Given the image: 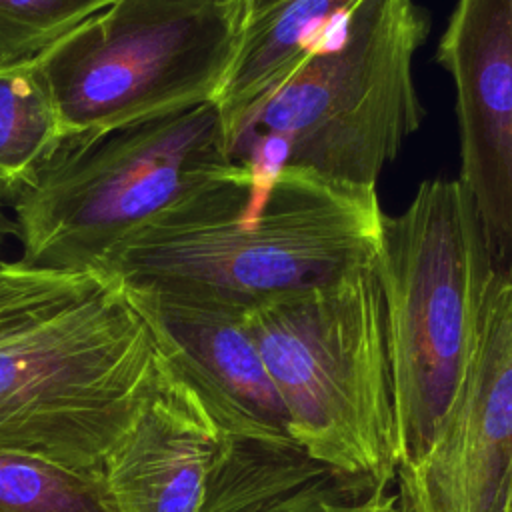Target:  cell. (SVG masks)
Here are the masks:
<instances>
[{
	"label": "cell",
	"mask_w": 512,
	"mask_h": 512,
	"mask_svg": "<svg viewBox=\"0 0 512 512\" xmlns=\"http://www.w3.org/2000/svg\"><path fill=\"white\" fill-rule=\"evenodd\" d=\"M384 216L376 188L234 164L116 248L102 272L134 292L250 312L374 264Z\"/></svg>",
	"instance_id": "obj_1"
},
{
	"label": "cell",
	"mask_w": 512,
	"mask_h": 512,
	"mask_svg": "<svg viewBox=\"0 0 512 512\" xmlns=\"http://www.w3.org/2000/svg\"><path fill=\"white\" fill-rule=\"evenodd\" d=\"M158 372L120 280L0 260V448L104 470Z\"/></svg>",
	"instance_id": "obj_2"
},
{
	"label": "cell",
	"mask_w": 512,
	"mask_h": 512,
	"mask_svg": "<svg viewBox=\"0 0 512 512\" xmlns=\"http://www.w3.org/2000/svg\"><path fill=\"white\" fill-rule=\"evenodd\" d=\"M426 34L414 0H360L228 132L230 160L256 174L298 168L376 188L422 120L412 58Z\"/></svg>",
	"instance_id": "obj_3"
},
{
	"label": "cell",
	"mask_w": 512,
	"mask_h": 512,
	"mask_svg": "<svg viewBox=\"0 0 512 512\" xmlns=\"http://www.w3.org/2000/svg\"><path fill=\"white\" fill-rule=\"evenodd\" d=\"M246 316L298 444L344 476L392 488L398 426L376 262Z\"/></svg>",
	"instance_id": "obj_4"
},
{
	"label": "cell",
	"mask_w": 512,
	"mask_h": 512,
	"mask_svg": "<svg viewBox=\"0 0 512 512\" xmlns=\"http://www.w3.org/2000/svg\"><path fill=\"white\" fill-rule=\"evenodd\" d=\"M232 166L216 100L66 146L12 208L20 260L102 272L116 248Z\"/></svg>",
	"instance_id": "obj_5"
},
{
	"label": "cell",
	"mask_w": 512,
	"mask_h": 512,
	"mask_svg": "<svg viewBox=\"0 0 512 512\" xmlns=\"http://www.w3.org/2000/svg\"><path fill=\"white\" fill-rule=\"evenodd\" d=\"M384 294L398 426V472L438 436L460 384L478 296L490 274L460 180H426L408 208L384 216L376 258Z\"/></svg>",
	"instance_id": "obj_6"
},
{
	"label": "cell",
	"mask_w": 512,
	"mask_h": 512,
	"mask_svg": "<svg viewBox=\"0 0 512 512\" xmlns=\"http://www.w3.org/2000/svg\"><path fill=\"white\" fill-rule=\"evenodd\" d=\"M246 0H116L42 54L64 148L214 102Z\"/></svg>",
	"instance_id": "obj_7"
},
{
	"label": "cell",
	"mask_w": 512,
	"mask_h": 512,
	"mask_svg": "<svg viewBox=\"0 0 512 512\" xmlns=\"http://www.w3.org/2000/svg\"><path fill=\"white\" fill-rule=\"evenodd\" d=\"M160 358L220 432L200 512H248L334 474L294 438L248 312L128 290Z\"/></svg>",
	"instance_id": "obj_8"
},
{
	"label": "cell",
	"mask_w": 512,
	"mask_h": 512,
	"mask_svg": "<svg viewBox=\"0 0 512 512\" xmlns=\"http://www.w3.org/2000/svg\"><path fill=\"white\" fill-rule=\"evenodd\" d=\"M398 512H506L512 490V280L490 270L436 440L400 470Z\"/></svg>",
	"instance_id": "obj_9"
},
{
	"label": "cell",
	"mask_w": 512,
	"mask_h": 512,
	"mask_svg": "<svg viewBox=\"0 0 512 512\" xmlns=\"http://www.w3.org/2000/svg\"><path fill=\"white\" fill-rule=\"evenodd\" d=\"M436 60L456 90L458 180L490 270L512 280V0H458Z\"/></svg>",
	"instance_id": "obj_10"
},
{
	"label": "cell",
	"mask_w": 512,
	"mask_h": 512,
	"mask_svg": "<svg viewBox=\"0 0 512 512\" xmlns=\"http://www.w3.org/2000/svg\"><path fill=\"white\" fill-rule=\"evenodd\" d=\"M158 360L156 386L106 456L104 476L122 512H200L220 432L192 388Z\"/></svg>",
	"instance_id": "obj_11"
},
{
	"label": "cell",
	"mask_w": 512,
	"mask_h": 512,
	"mask_svg": "<svg viewBox=\"0 0 512 512\" xmlns=\"http://www.w3.org/2000/svg\"><path fill=\"white\" fill-rule=\"evenodd\" d=\"M358 2L280 0L250 18L216 98L228 132L328 40Z\"/></svg>",
	"instance_id": "obj_12"
},
{
	"label": "cell",
	"mask_w": 512,
	"mask_h": 512,
	"mask_svg": "<svg viewBox=\"0 0 512 512\" xmlns=\"http://www.w3.org/2000/svg\"><path fill=\"white\" fill-rule=\"evenodd\" d=\"M62 148V122L42 54L0 64V204L12 210Z\"/></svg>",
	"instance_id": "obj_13"
},
{
	"label": "cell",
	"mask_w": 512,
	"mask_h": 512,
	"mask_svg": "<svg viewBox=\"0 0 512 512\" xmlns=\"http://www.w3.org/2000/svg\"><path fill=\"white\" fill-rule=\"evenodd\" d=\"M0 512H122L104 470L0 448Z\"/></svg>",
	"instance_id": "obj_14"
},
{
	"label": "cell",
	"mask_w": 512,
	"mask_h": 512,
	"mask_svg": "<svg viewBox=\"0 0 512 512\" xmlns=\"http://www.w3.org/2000/svg\"><path fill=\"white\" fill-rule=\"evenodd\" d=\"M116 0H0V64L32 60Z\"/></svg>",
	"instance_id": "obj_15"
},
{
	"label": "cell",
	"mask_w": 512,
	"mask_h": 512,
	"mask_svg": "<svg viewBox=\"0 0 512 512\" xmlns=\"http://www.w3.org/2000/svg\"><path fill=\"white\" fill-rule=\"evenodd\" d=\"M248 512H398V494L370 480L334 474Z\"/></svg>",
	"instance_id": "obj_16"
},
{
	"label": "cell",
	"mask_w": 512,
	"mask_h": 512,
	"mask_svg": "<svg viewBox=\"0 0 512 512\" xmlns=\"http://www.w3.org/2000/svg\"><path fill=\"white\" fill-rule=\"evenodd\" d=\"M10 238H16V224L14 218L8 216V210L0 204V260Z\"/></svg>",
	"instance_id": "obj_17"
},
{
	"label": "cell",
	"mask_w": 512,
	"mask_h": 512,
	"mask_svg": "<svg viewBox=\"0 0 512 512\" xmlns=\"http://www.w3.org/2000/svg\"><path fill=\"white\" fill-rule=\"evenodd\" d=\"M276 2H280V0H246V22H248L250 18L258 16L260 12H264L266 8L274 6Z\"/></svg>",
	"instance_id": "obj_18"
},
{
	"label": "cell",
	"mask_w": 512,
	"mask_h": 512,
	"mask_svg": "<svg viewBox=\"0 0 512 512\" xmlns=\"http://www.w3.org/2000/svg\"><path fill=\"white\" fill-rule=\"evenodd\" d=\"M506 512H512V490H510V496H508V504H506Z\"/></svg>",
	"instance_id": "obj_19"
}]
</instances>
